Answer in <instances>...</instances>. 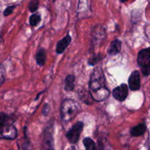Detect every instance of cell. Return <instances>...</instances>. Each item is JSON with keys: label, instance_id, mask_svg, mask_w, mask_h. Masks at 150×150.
Masks as SVG:
<instances>
[{"label": "cell", "instance_id": "cell-24", "mask_svg": "<svg viewBox=\"0 0 150 150\" xmlns=\"http://www.w3.org/2000/svg\"><path fill=\"white\" fill-rule=\"evenodd\" d=\"M100 150H104V149L102 148V147H100Z\"/></svg>", "mask_w": 150, "mask_h": 150}, {"label": "cell", "instance_id": "cell-10", "mask_svg": "<svg viewBox=\"0 0 150 150\" xmlns=\"http://www.w3.org/2000/svg\"><path fill=\"white\" fill-rule=\"evenodd\" d=\"M121 48L122 42L119 39H115L110 44L109 48L108 49V53L110 55H115L120 52Z\"/></svg>", "mask_w": 150, "mask_h": 150}, {"label": "cell", "instance_id": "cell-13", "mask_svg": "<svg viewBox=\"0 0 150 150\" xmlns=\"http://www.w3.org/2000/svg\"><path fill=\"white\" fill-rule=\"evenodd\" d=\"M26 127H24L23 129V132H24V138L23 139H21V141H22L21 143H18V146L20 150H31L32 149V144H31L29 138H27V135L26 133Z\"/></svg>", "mask_w": 150, "mask_h": 150}, {"label": "cell", "instance_id": "cell-18", "mask_svg": "<svg viewBox=\"0 0 150 150\" xmlns=\"http://www.w3.org/2000/svg\"><path fill=\"white\" fill-rule=\"evenodd\" d=\"M38 5H39V1L38 0H32L29 4V10L32 13L35 12L38 10Z\"/></svg>", "mask_w": 150, "mask_h": 150}, {"label": "cell", "instance_id": "cell-5", "mask_svg": "<svg viewBox=\"0 0 150 150\" xmlns=\"http://www.w3.org/2000/svg\"><path fill=\"white\" fill-rule=\"evenodd\" d=\"M112 94L113 96L118 101H125L128 95V86L126 84H122L113 90Z\"/></svg>", "mask_w": 150, "mask_h": 150}, {"label": "cell", "instance_id": "cell-9", "mask_svg": "<svg viewBox=\"0 0 150 150\" xmlns=\"http://www.w3.org/2000/svg\"><path fill=\"white\" fill-rule=\"evenodd\" d=\"M70 41H71V37H70V35H67L64 38L60 40L59 41H58L57 44V47H56V51H57V54H62L64 50L68 46Z\"/></svg>", "mask_w": 150, "mask_h": 150}, {"label": "cell", "instance_id": "cell-25", "mask_svg": "<svg viewBox=\"0 0 150 150\" xmlns=\"http://www.w3.org/2000/svg\"><path fill=\"white\" fill-rule=\"evenodd\" d=\"M149 150H150V149H149Z\"/></svg>", "mask_w": 150, "mask_h": 150}, {"label": "cell", "instance_id": "cell-11", "mask_svg": "<svg viewBox=\"0 0 150 150\" xmlns=\"http://www.w3.org/2000/svg\"><path fill=\"white\" fill-rule=\"evenodd\" d=\"M146 131V125L145 123L139 124L133 126L130 129V135L133 137H139L143 135Z\"/></svg>", "mask_w": 150, "mask_h": 150}, {"label": "cell", "instance_id": "cell-4", "mask_svg": "<svg viewBox=\"0 0 150 150\" xmlns=\"http://www.w3.org/2000/svg\"><path fill=\"white\" fill-rule=\"evenodd\" d=\"M1 138L6 140H14L18 135L17 129L12 124H6L1 126Z\"/></svg>", "mask_w": 150, "mask_h": 150}, {"label": "cell", "instance_id": "cell-23", "mask_svg": "<svg viewBox=\"0 0 150 150\" xmlns=\"http://www.w3.org/2000/svg\"><path fill=\"white\" fill-rule=\"evenodd\" d=\"M127 0H120V1H121V2H125V1H127Z\"/></svg>", "mask_w": 150, "mask_h": 150}, {"label": "cell", "instance_id": "cell-16", "mask_svg": "<svg viewBox=\"0 0 150 150\" xmlns=\"http://www.w3.org/2000/svg\"><path fill=\"white\" fill-rule=\"evenodd\" d=\"M40 20H41L40 16L37 14H33L30 16V18H29V23H30L31 26H36L37 24H39V22L40 21Z\"/></svg>", "mask_w": 150, "mask_h": 150}, {"label": "cell", "instance_id": "cell-14", "mask_svg": "<svg viewBox=\"0 0 150 150\" xmlns=\"http://www.w3.org/2000/svg\"><path fill=\"white\" fill-rule=\"evenodd\" d=\"M75 76L73 74H68L64 79V90L67 91H71L74 89Z\"/></svg>", "mask_w": 150, "mask_h": 150}, {"label": "cell", "instance_id": "cell-15", "mask_svg": "<svg viewBox=\"0 0 150 150\" xmlns=\"http://www.w3.org/2000/svg\"><path fill=\"white\" fill-rule=\"evenodd\" d=\"M83 144L86 150H97V146L93 140L90 138H85L83 140Z\"/></svg>", "mask_w": 150, "mask_h": 150}, {"label": "cell", "instance_id": "cell-17", "mask_svg": "<svg viewBox=\"0 0 150 150\" xmlns=\"http://www.w3.org/2000/svg\"><path fill=\"white\" fill-rule=\"evenodd\" d=\"M100 60H101L100 54H95V55H93L92 57L89 58V60H88V63H89V66H94V65H95L96 63H98Z\"/></svg>", "mask_w": 150, "mask_h": 150}, {"label": "cell", "instance_id": "cell-7", "mask_svg": "<svg viewBox=\"0 0 150 150\" xmlns=\"http://www.w3.org/2000/svg\"><path fill=\"white\" fill-rule=\"evenodd\" d=\"M150 61V47L141 50L138 54L137 62L141 67H143Z\"/></svg>", "mask_w": 150, "mask_h": 150}, {"label": "cell", "instance_id": "cell-2", "mask_svg": "<svg viewBox=\"0 0 150 150\" xmlns=\"http://www.w3.org/2000/svg\"><path fill=\"white\" fill-rule=\"evenodd\" d=\"M80 110V107L73 99H65L61 104V118L64 123L73 120Z\"/></svg>", "mask_w": 150, "mask_h": 150}, {"label": "cell", "instance_id": "cell-20", "mask_svg": "<svg viewBox=\"0 0 150 150\" xmlns=\"http://www.w3.org/2000/svg\"><path fill=\"white\" fill-rule=\"evenodd\" d=\"M15 8H16V5L9 6V7H7V8H6L5 10H4V13H3V15H4V16H9V15H10L12 13H13V10H14Z\"/></svg>", "mask_w": 150, "mask_h": 150}, {"label": "cell", "instance_id": "cell-3", "mask_svg": "<svg viewBox=\"0 0 150 150\" xmlns=\"http://www.w3.org/2000/svg\"><path fill=\"white\" fill-rule=\"evenodd\" d=\"M83 123L82 121H78L75 124L71 129L66 134V137L71 144H75L79 141L81 132L83 131Z\"/></svg>", "mask_w": 150, "mask_h": 150}, {"label": "cell", "instance_id": "cell-1", "mask_svg": "<svg viewBox=\"0 0 150 150\" xmlns=\"http://www.w3.org/2000/svg\"><path fill=\"white\" fill-rule=\"evenodd\" d=\"M89 86V93L95 101H104L110 95L109 90L105 85V78L101 67H97L94 69L91 75Z\"/></svg>", "mask_w": 150, "mask_h": 150}, {"label": "cell", "instance_id": "cell-12", "mask_svg": "<svg viewBox=\"0 0 150 150\" xmlns=\"http://www.w3.org/2000/svg\"><path fill=\"white\" fill-rule=\"evenodd\" d=\"M35 60L38 66H42L45 65L46 62V53L43 49H40L38 51L36 55H35Z\"/></svg>", "mask_w": 150, "mask_h": 150}, {"label": "cell", "instance_id": "cell-19", "mask_svg": "<svg viewBox=\"0 0 150 150\" xmlns=\"http://www.w3.org/2000/svg\"><path fill=\"white\" fill-rule=\"evenodd\" d=\"M142 72L144 76H149L150 75V61L144 66L142 67Z\"/></svg>", "mask_w": 150, "mask_h": 150}, {"label": "cell", "instance_id": "cell-8", "mask_svg": "<svg viewBox=\"0 0 150 150\" xmlns=\"http://www.w3.org/2000/svg\"><path fill=\"white\" fill-rule=\"evenodd\" d=\"M93 33H92V42L94 45L100 43L101 41L105 38V29L101 26H98L95 27L93 29Z\"/></svg>", "mask_w": 150, "mask_h": 150}, {"label": "cell", "instance_id": "cell-21", "mask_svg": "<svg viewBox=\"0 0 150 150\" xmlns=\"http://www.w3.org/2000/svg\"><path fill=\"white\" fill-rule=\"evenodd\" d=\"M50 110V107L48 105V104H44L43 107H42V114L43 116H47L49 113Z\"/></svg>", "mask_w": 150, "mask_h": 150}, {"label": "cell", "instance_id": "cell-6", "mask_svg": "<svg viewBox=\"0 0 150 150\" xmlns=\"http://www.w3.org/2000/svg\"><path fill=\"white\" fill-rule=\"evenodd\" d=\"M128 85L131 91H138L140 89V74L138 71H134L132 72L128 79Z\"/></svg>", "mask_w": 150, "mask_h": 150}, {"label": "cell", "instance_id": "cell-22", "mask_svg": "<svg viewBox=\"0 0 150 150\" xmlns=\"http://www.w3.org/2000/svg\"><path fill=\"white\" fill-rule=\"evenodd\" d=\"M68 150H76V149L75 146H71L70 148L68 149Z\"/></svg>", "mask_w": 150, "mask_h": 150}]
</instances>
